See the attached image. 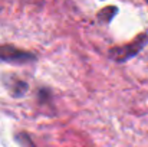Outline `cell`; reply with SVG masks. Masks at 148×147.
I'll return each mask as SVG.
<instances>
[{
    "label": "cell",
    "instance_id": "cell-4",
    "mask_svg": "<svg viewBox=\"0 0 148 147\" xmlns=\"http://www.w3.org/2000/svg\"><path fill=\"white\" fill-rule=\"evenodd\" d=\"M147 3H148V0H147Z\"/></svg>",
    "mask_w": 148,
    "mask_h": 147
},
{
    "label": "cell",
    "instance_id": "cell-1",
    "mask_svg": "<svg viewBox=\"0 0 148 147\" xmlns=\"http://www.w3.org/2000/svg\"><path fill=\"white\" fill-rule=\"evenodd\" d=\"M35 61V56L26 50L10 46V45H0V62L22 65Z\"/></svg>",
    "mask_w": 148,
    "mask_h": 147
},
{
    "label": "cell",
    "instance_id": "cell-2",
    "mask_svg": "<svg viewBox=\"0 0 148 147\" xmlns=\"http://www.w3.org/2000/svg\"><path fill=\"white\" fill-rule=\"evenodd\" d=\"M148 42V38L145 35L143 36H138L134 42L125 45V46H119V48H114L111 50V58L118 61V62H122V61H127L130 58H132L134 55H137L141 49L144 48V45Z\"/></svg>",
    "mask_w": 148,
    "mask_h": 147
},
{
    "label": "cell",
    "instance_id": "cell-3",
    "mask_svg": "<svg viewBox=\"0 0 148 147\" xmlns=\"http://www.w3.org/2000/svg\"><path fill=\"white\" fill-rule=\"evenodd\" d=\"M6 87L9 88V91L12 92V95H14V97L23 95L26 92V90H27V84L23 82V81H20V79H17V78H14V77L9 82H6Z\"/></svg>",
    "mask_w": 148,
    "mask_h": 147
}]
</instances>
